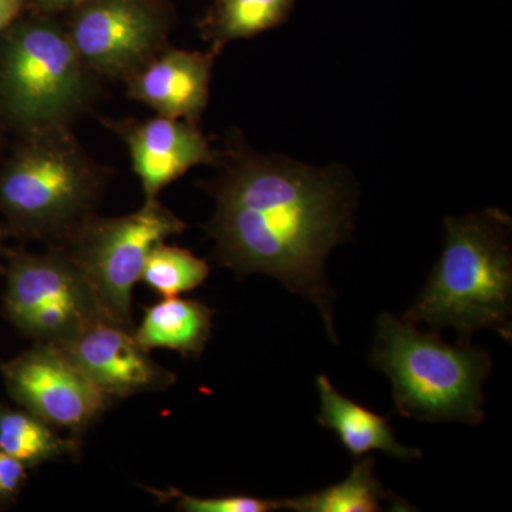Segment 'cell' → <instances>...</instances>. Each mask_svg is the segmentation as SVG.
Returning a JSON list of instances; mask_svg holds the SVG:
<instances>
[{
    "label": "cell",
    "instance_id": "cell-1",
    "mask_svg": "<svg viewBox=\"0 0 512 512\" xmlns=\"http://www.w3.org/2000/svg\"><path fill=\"white\" fill-rule=\"evenodd\" d=\"M204 183L215 202L207 232L215 259L238 278L265 274L318 308L333 343V293L326 259L352 232L355 200L336 170H318L278 156H261L232 133Z\"/></svg>",
    "mask_w": 512,
    "mask_h": 512
},
{
    "label": "cell",
    "instance_id": "cell-2",
    "mask_svg": "<svg viewBox=\"0 0 512 512\" xmlns=\"http://www.w3.org/2000/svg\"><path fill=\"white\" fill-rule=\"evenodd\" d=\"M113 171L97 163L72 127L20 134L0 158V217L6 234L62 244L96 212Z\"/></svg>",
    "mask_w": 512,
    "mask_h": 512
},
{
    "label": "cell",
    "instance_id": "cell-3",
    "mask_svg": "<svg viewBox=\"0 0 512 512\" xmlns=\"http://www.w3.org/2000/svg\"><path fill=\"white\" fill-rule=\"evenodd\" d=\"M446 247L404 322L434 332L454 328L458 342L481 329L512 336L511 220L498 208L447 217Z\"/></svg>",
    "mask_w": 512,
    "mask_h": 512
},
{
    "label": "cell",
    "instance_id": "cell-4",
    "mask_svg": "<svg viewBox=\"0 0 512 512\" xmlns=\"http://www.w3.org/2000/svg\"><path fill=\"white\" fill-rule=\"evenodd\" d=\"M60 16L26 13L0 33V120L20 134L72 127L101 94Z\"/></svg>",
    "mask_w": 512,
    "mask_h": 512
},
{
    "label": "cell",
    "instance_id": "cell-5",
    "mask_svg": "<svg viewBox=\"0 0 512 512\" xmlns=\"http://www.w3.org/2000/svg\"><path fill=\"white\" fill-rule=\"evenodd\" d=\"M372 365L389 377L397 412L407 419L483 423L484 382L491 357L470 342L448 345L436 333L382 313Z\"/></svg>",
    "mask_w": 512,
    "mask_h": 512
},
{
    "label": "cell",
    "instance_id": "cell-6",
    "mask_svg": "<svg viewBox=\"0 0 512 512\" xmlns=\"http://www.w3.org/2000/svg\"><path fill=\"white\" fill-rule=\"evenodd\" d=\"M187 224L160 200L121 217H87L62 248L79 269L104 322L136 330L133 291L156 245L181 235Z\"/></svg>",
    "mask_w": 512,
    "mask_h": 512
},
{
    "label": "cell",
    "instance_id": "cell-7",
    "mask_svg": "<svg viewBox=\"0 0 512 512\" xmlns=\"http://www.w3.org/2000/svg\"><path fill=\"white\" fill-rule=\"evenodd\" d=\"M77 55L100 79L126 82L168 46V0H87L63 15Z\"/></svg>",
    "mask_w": 512,
    "mask_h": 512
},
{
    "label": "cell",
    "instance_id": "cell-8",
    "mask_svg": "<svg viewBox=\"0 0 512 512\" xmlns=\"http://www.w3.org/2000/svg\"><path fill=\"white\" fill-rule=\"evenodd\" d=\"M0 373L13 402L80 441L114 404L63 346L35 342Z\"/></svg>",
    "mask_w": 512,
    "mask_h": 512
},
{
    "label": "cell",
    "instance_id": "cell-9",
    "mask_svg": "<svg viewBox=\"0 0 512 512\" xmlns=\"http://www.w3.org/2000/svg\"><path fill=\"white\" fill-rule=\"evenodd\" d=\"M101 123L126 144L146 202L158 200L165 187L191 168L217 160L210 140L190 121L156 116L147 120L101 119Z\"/></svg>",
    "mask_w": 512,
    "mask_h": 512
},
{
    "label": "cell",
    "instance_id": "cell-10",
    "mask_svg": "<svg viewBox=\"0 0 512 512\" xmlns=\"http://www.w3.org/2000/svg\"><path fill=\"white\" fill-rule=\"evenodd\" d=\"M63 348L114 404L137 394L164 392L177 382L138 343L134 330L113 323H96Z\"/></svg>",
    "mask_w": 512,
    "mask_h": 512
},
{
    "label": "cell",
    "instance_id": "cell-11",
    "mask_svg": "<svg viewBox=\"0 0 512 512\" xmlns=\"http://www.w3.org/2000/svg\"><path fill=\"white\" fill-rule=\"evenodd\" d=\"M220 52L178 49L168 45L146 66L128 77L130 99L157 116L200 123L210 100L212 69Z\"/></svg>",
    "mask_w": 512,
    "mask_h": 512
},
{
    "label": "cell",
    "instance_id": "cell-12",
    "mask_svg": "<svg viewBox=\"0 0 512 512\" xmlns=\"http://www.w3.org/2000/svg\"><path fill=\"white\" fill-rule=\"evenodd\" d=\"M5 279L3 309L15 329L39 309L57 303H76L100 315L89 286L62 248L47 247L40 254L6 248Z\"/></svg>",
    "mask_w": 512,
    "mask_h": 512
},
{
    "label": "cell",
    "instance_id": "cell-13",
    "mask_svg": "<svg viewBox=\"0 0 512 512\" xmlns=\"http://www.w3.org/2000/svg\"><path fill=\"white\" fill-rule=\"evenodd\" d=\"M316 386L320 397V426L335 431L342 446L353 457L360 458L372 451H382L397 460L423 457L419 448L406 447L397 441L387 417L343 396L333 387L328 376H318Z\"/></svg>",
    "mask_w": 512,
    "mask_h": 512
},
{
    "label": "cell",
    "instance_id": "cell-14",
    "mask_svg": "<svg viewBox=\"0 0 512 512\" xmlns=\"http://www.w3.org/2000/svg\"><path fill=\"white\" fill-rule=\"evenodd\" d=\"M214 311L194 299L161 298L144 311L134 336L147 350L165 349L200 359L212 335Z\"/></svg>",
    "mask_w": 512,
    "mask_h": 512
},
{
    "label": "cell",
    "instance_id": "cell-15",
    "mask_svg": "<svg viewBox=\"0 0 512 512\" xmlns=\"http://www.w3.org/2000/svg\"><path fill=\"white\" fill-rule=\"evenodd\" d=\"M0 450L29 470L62 458L79 457L82 441L63 436L55 427L28 412L0 403Z\"/></svg>",
    "mask_w": 512,
    "mask_h": 512
},
{
    "label": "cell",
    "instance_id": "cell-16",
    "mask_svg": "<svg viewBox=\"0 0 512 512\" xmlns=\"http://www.w3.org/2000/svg\"><path fill=\"white\" fill-rule=\"evenodd\" d=\"M295 0H214L198 28L211 49L222 52L232 40L251 39L278 28L291 15Z\"/></svg>",
    "mask_w": 512,
    "mask_h": 512
},
{
    "label": "cell",
    "instance_id": "cell-17",
    "mask_svg": "<svg viewBox=\"0 0 512 512\" xmlns=\"http://www.w3.org/2000/svg\"><path fill=\"white\" fill-rule=\"evenodd\" d=\"M394 495L384 491L376 476L375 458H357L352 473L342 483L318 493L299 495L281 500L282 510L295 512H377L383 511V501Z\"/></svg>",
    "mask_w": 512,
    "mask_h": 512
},
{
    "label": "cell",
    "instance_id": "cell-18",
    "mask_svg": "<svg viewBox=\"0 0 512 512\" xmlns=\"http://www.w3.org/2000/svg\"><path fill=\"white\" fill-rule=\"evenodd\" d=\"M210 272L208 262L190 249L161 242L148 255L140 281L161 298H173L200 288Z\"/></svg>",
    "mask_w": 512,
    "mask_h": 512
},
{
    "label": "cell",
    "instance_id": "cell-19",
    "mask_svg": "<svg viewBox=\"0 0 512 512\" xmlns=\"http://www.w3.org/2000/svg\"><path fill=\"white\" fill-rule=\"evenodd\" d=\"M158 503L171 504L181 512H272L281 511V500H265L248 494H229L220 497H197L183 493L177 488L157 490L146 487Z\"/></svg>",
    "mask_w": 512,
    "mask_h": 512
},
{
    "label": "cell",
    "instance_id": "cell-20",
    "mask_svg": "<svg viewBox=\"0 0 512 512\" xmlns=\"http://www.w3.org/2000/svg\"><path fill=\"white\" fill-rule=\"evenodd\" d=\"M28 471L25 464L0 450V507L16 503L28 483Z\"/></svg>",
    "mask_w": 512,
    "mask_h": 512
},
{
    "label": "cell",
    "instance_id": "cell-21",
    "mask_svg": "<svg viewBox=\"0 0 512 512\" xmlns=\"http://www.w3.org/2000/svg\"><path fill=\"white\" fill-rule=\"evenodd\" d=\"M87 0H29V12L37 15L63 16Z\"/></svg>",
    "mask_w": 512,
    "mask_h": 512
},
{
    "label": "cell",
    "instance_id": "cell-22",
    "mask_svg": "<svg viewBox=\"0 0 512 512\" xmlns=\"http://www.w3.org/2000/svg\"><path fill=\"white\" fill-rule=\"evenodd\" d=\"M29 12V0H0V33Z\"/></svg>",
    "mask_w": 512,
    "mask_h": 512
},
{
    "label": "cell",
    "instance_id": "cell-23",
    "mask_svg": "<svg viewBox=\"0 0 512 512\" xmlns=\"http://www.w3.org/2000/svg\"><path fill=\"white\" fill-rule=\"evenodd\" d=\"M6 229L3 227L2 222H0V276H5V238H6Z\"/></svg>",
    "mask_w": 512,
    "mask_h": 512
},
{
    "label": "cell",
    "instance_id": "cell-24",
    "mask_svg": "<svg viewBox=\"0 0 512 512\" xmlns=\"http://www.w3.org/2000/svg\"><path fill=\"white\" fill-rule=\"evenodd\" d=\"M5 126H3L2 120H0V158L5 154Z\"/></svg>",
    "mask_w": 512,
    "mask_h": 512
}]
</instances>
